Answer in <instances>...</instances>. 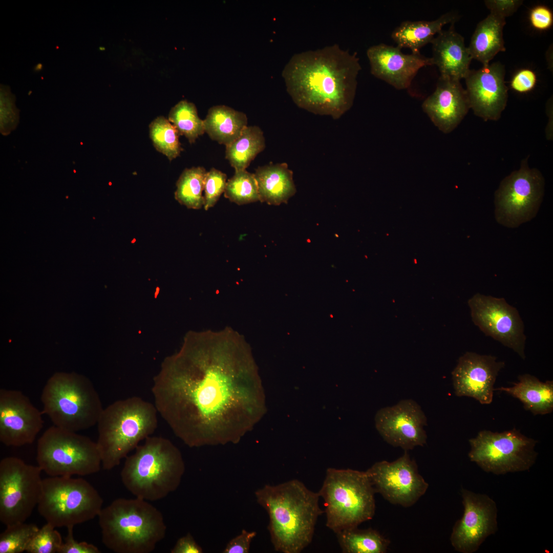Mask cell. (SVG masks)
I'll list each match as a JSON object with an SVG mask.
<instances>
[{
	"label": "cell",
	"mask_w": 553,
	"mask_h": 553,
	"mask_svg": "<svg viewBox=\"0 0 553 553\" xmlns=\"http://www.w3.org/2000/svg\"><path fill=\"white\" fill-rule=\"evenodd\" d=\"M422 109L440 131L448 134L460 124L471 107L460 81L440 76L435 91L423 101Z\"/></svg>",
	"instance_id": "cell-22"
},
{
	"label": "cell",
	"mask_w": 553,
	"mask_h": 553,
	"mask_svg": "<svg viewBox=\"0 0 553 553\" xmlns=\"http://www.w3.org/2000/svg\"><path fill=\"white\" fill-rule=\"evenodd\" d=\"M38 529L35 524L25 522L6 526V528L0 535V553L26 551Z\"/></svg>",
	"instance_id": "cell-35"
},
{
	"label": "cell",
	"mask_w": 553,
	"mask_h": 553,
	"mask_svg": "<svg viewBox=\"0 0 553 553\" xmlns=\"http://www.w3.org/2000/svg\"><path fill=\"white\" fill-rule=\"evenodd\" d=\"M377 430L389 444L405 451L427 443L424 427L427 418L414 400L406 399L396 405L381 408L375 417Z\"/></svg>",
	"instance_id": "cell-17"
},
{
	"label": "cell",
	"mask_w": 553,
	"mask_h": 553,
	"mask_svg": "<svg viewBox=\"0 0 553 553\" xmlns=\"http://www.w3.org/2000/svg\"><path fill=\"white\" fill-rule=\"evenodd\" d=\"M254 495L269 516L268 529L275 551L300 553L311 542L317 520L324 513L318 493L293 479L265 485Z\"/></svg>",
	"instance_id": "cell-3"
},
{
	"label": "cell",
	"mask_w": 553,
	"mask_h": 553,
	"mask_svg": "<svg viewBox=\"0 0 553 553\" xmlns=\"http://www.w3.org/2000/svg\"><path fill=\"white\" fill-rule=\"evenodd\" d=\"M505 74L504 65L496 62L477 70H470L464 78L471 109L485 121L498 120L506 106Z\"/></svg>",
	"instance_id": "cell-19"
},
{
	"label": "cell",
	"mask_w": 553,
	"mask_h": 553,
	"mask_svg": "<svg viewBox=\"0 0 553 553\" xmlns=\"http://www.w3.org/2000/svg\"><path fill=\"white\" fill-rule=\"evenodd\" d=\"M468 456L482 470L495 475L529 470L535 464L538 442L516 428L502 432L480 431L469 440Z\"/></svg>",
	"instance_id": "cell-11"
},
{
	"label": "cell",
	"mask_w": 553,
	"mask_h": 553,
	"mask_svg": "<svg viewBox=\"0 0 553 553\" xmlns=\"http://www.w3.org/2000/svg\"><path fill=\"white\" fill-rule=\"evenodd\" d=\"M206 171L203 167L185 168L179 176L175 192V199L187 208L199 209L204 205V180Z\"/></svg>",
	"instance_id": "cell-31"
},
{
	"label": "cell",
	"mask_w": 553,
	"mask_h": 553,
	"mask_svg": "<svg viewBox=\"0 0 553 553\" xmlns=\"http://www.w3.org/2000/svg\"><path fill=\"white\" fill-rule=\"evenodd\" d=\"M73 527H67V535L58 553H100L98 548L93 544L76 540L73 536Z\"/></svg>",
	"instance_id": "cell-38"
},
{
	"label": "cell",
	"mask_w": 553,
	"mask_h": 553,
	"mask_svg": "<svg viewBox=\"0 0 553 553\" xmlns=\"http://www.w3.org/2000/svg\"><path fill=\"white\" fill-rule=\"evenodd\" d=\"M103 499L83 478L50 476L42 479L38 512L55 527L82 523L98 517Z\"/></svg>",
	"instance_id": "cell-9"
},
{
	"label": "cell",
	"mask_w": 553,
	"mask_h": 553,
	"mask_svg": "<svg viewBox=\"0 0 553 553\" xmlns=\"http://www.w3.org/2000/svg\"><path fill=\"white\" fill-rule=\"evenodd\" d=\"M98 517L102 543L116 553H151L166 535L162 513L135 497L115 499Z\"/></svg>",
	"instance_id": "cell-5"
},
{
	"label": "cell",
	"mask_w": 553,
	"mask_h": 553,
	"mask_svg": "<svg viewBox=\"0 0 553 553\" xmlns=\"http://www.w3.org/2000/svg\"><path fill=\"white\" fill-rule=\"evenodd\" d=\"M366 472L376 493L403 507L414 504L429 487L408 451L392 462H377Z\"/></svg>",
	"instance_id": "cell-15"
},
{
	"label": "cell",
	"mask_w": 553,
	"mask_h": 553,
	"mask_svg": "<svg viewBox=\"0 0 553 553\" xmlns=\"http://www.w3.org/2000/svg\"><path fill=\"white\" fill-rule=\"evenodd\" d=\"M504 366V362L497 361L495 356L466 352L452 372L455 394L472 397L483 405L490 404L497 376Z\"/></svg>",
	"instance_id": "cell-20"
},
{
	"label": "cell",
	"mask_w": 553,
	"mask_h": 553,
	"mask_svg": "<svg viewBox=\"0 0 553 553\" xmlns=\"http://www.w3.org/2000/svg\"><path fill=\"white\" fill-rule=\"evenodd\" d=\"M227 183V176L221 171L211 168L205 175L204 186V205L205 210L214 207L224 192Z\"/></svg>",
	"instance_id": "cell-37"
},
{
	"label": "cell",
	"mask_w": 553,
	"mask_h": 553,
	"mask_svg": "<svg viewBox=\"0 0 553 553\" xmlns=\"http://www.w3.org/2000/svg\"><path fill=\"white\" fill-rule=\"evenodd\" d=\"M459 18L458 14L451 11L432 21H405L393 31L391 37L400 49L408 48L412 53H420V49L431 43L444 25L454 24Z\"/></svg>",
	"instance_id": "cell-25"
},
{
	"label": "cell",
	"mask_w": 553,
	"mask_h": 553,
	"mask_svg": "<svg viewBox=\"0 0 553 553\" xmlns=\"http://www.w3.org/2000/svg\"><path fill=\"white\" fill-rule=\"evenodd\" d=\"M42 414L54 426L77 432L97 423L103 410L91 380L75 372H56L42 390Z\"/></svg>",
	"instance_id": "cell-7"
},
{
	"label": "cell",
	"mask_w": 553,
	"mask_h": 553,
	"mask_svg": "<svg viewBox=\"0 0 553 553\" xmlns=\"http://www.w3.org/2000/svg\"><path fill=\"white\" fill-rule=\"evenodd\" d=\"M56 527L47 523L39 528L26 551L29 553H58L63 542Z\"/></svg>",
	"instance_id": "cell-36"
},
{
	"label": "cell",
	"mask_w": 553,
	"mask_h": 553,
	"mask_svg": "<svg viewBox=\"0 0 553 553\" xmlns=\"http://www.w3.org/2000/svg\"><path fill=\"white\" fill-rule=\"evenodd\" d=\"M461 493L463 514L453 526L450 541L456 551L473 553L498 530V509L496 502L486 494L463 488Z\"/></svg>",
	"instance_id": "cell-16"
},
{
	"label": "cell",
	"mask_w": 553,
	"mask_h": 553,
	"mask_svg": "<svg viewBox=\"0 0 553 553\" xmlns=\"http://www.w3.org/2000/svg\"><path fill=\"white\" fill-rule=\"evenodd\" d=\"M168 119L190 143L205 133L203 120L199 117L195 105L187 100H181L174 106Z\"/></svg>",
	"instance_id": "cell-32"
},
{
	"label": "cell",
	"mask_w": 553,
	"mask_h": 553,
	"mask_svg": "<svg viewBox=\"0 0 553 553\" xmlns=\"http://www.w3.org/2000/svg\"><path fill=\"white\" fill-rule=\"evenodd\" d=\"M527 159L503 179L495 194L496 219L508 227H518L535 217L543 200L544 179L538 169L529 168Z\"/></svg>",
	"instance_id": "cell-13"
},
{
	"label": "cell",
	"mask_w": 553,
	"mask_h": 553,
	"mask_svg": "<svg viewBox=\"0 0 553 553\" xmlns=\"http://www.w3.org/2000/svg\"><path fill=\"white\" fill-rule=\"evenodd\" d=\"M254 174L261 202L279 205L287 203L296 193L293 172L286 163L259 166Z\"/></svg>",
	"instance_id": "cell-24"
},
{
	"label": "cell",
	"mask_w": 553,
	"mask_h": 553,
	"mask_svg": "<svg viewBox=\"0 0 553 553\" xmlns=\"http://www.w3.org/2000/svg\"><path fill=\"white\" fill-rule=\"evenodd\" d=\"M536 81V74L532 70L522 69L514 75L512 79L511 86L518 92L526 93L534 88Z\"/></svg>",
	"instance_id": "cell-41"
},
{
	"label": "cell",
	"mask_w": 553,
	"mask_h": 553,
	"mask_svg": "<svg viewBox=\"0 0 553 553\" xmlns=\"http://www.w3.org/2000/svg\"><path fill=\"white\" fill-rule=\"evenodd\" d=\"M552 101L550 99L547 105V114L549 116V121L546 126V137L548 139L551 140L552 138V123H551L550 119L552 118Z\"/></svg>",
	"instance_id": "cell-44"
},
{
	"label": "cell",
	"mask_w": 553,
	"mask_h": 553,
	"mask_svg": "<svg viewBox=\"0 0 553 553\" xmlns=\"http://www.w3.org/2000/svg\"><path fill=\"white\" fill-rule=\"evenodd\" d=\"M529 20L532 26L538 30H544L549 28L553 23L551 11L544 6L534 7L530 12Z\"/></svg>",
	"instance_id": "cell-42"
},
{
	"label": "cell",
	"mask_w": 553,
	"mask_h": 553,
	"mask_svg": "<svg viewBox=\"0 0 553 553\" xmlns=\"http://www.w3.org/2000/svg\"><path fill=\"white\" fill-rule=\"evenodd\" d=\"M171 553H202L203 549L188 533L179 538L171 550Z\"/></svg>",
	"instance_id": "cell-43"
},
{
	"label": "cell",
	"mask_w": 553,
	"mask_h": 553,
	"mask_svg": "<svg viewBox=\"0 0 553 553\" xmlns=\"http://www.w3.org/2000/svg\"><path fill=\"white\" fill-rule=\"evenodd\" d=\"M154 405L138 396L118 400L103 409L96 442L104 470L118 466L158 426Z\"/></svg>",
	"instance_id": "cell-6"
},
{
	"label": "cell",
	"mask_w": 553,
	"mask_h": 553,
	"mask_svg": "<svg viewBox=\"0 0 553 553\" xmlns=\"http://www.w3.org/2000/svg\"><path fill=\"white\" fill-rule=\"evenodd\" d=\"M397 46L379 44L367 50L370 72L397 90L408 88L422 68L432 66L431 57L420 53H403Z\"/></svg>",
	"instance_id": "cell-21"
},
{
	"label": "cell",
	"mask_w": 553,
	"mask_h": 553,
	"mask_svg": "<svg viewBox=\"0 0 553 553\" xmlns=\"http://www.w3.org/2000/svg\"><path fill=\"white\" fill-rule=\"evenodd\" d=\"M360 70L356 53L334 44L294 54L282 76L299 108L337 119L353 105Z\"/></svg>",
	"instance_id": "cell-2"
},
{
	"label": "cell",
	"mask_w": 553,
	"mask_h": 553,
	"mask_svg": "<svg viewBox=\"0 0 553 553\" xmlns=\"http://www.w3.org/2000/svg\"><path fill=\"white\" fill-rule=\"evenodd\" d=\"M150 137L155 149L169 161L178 157L183 151L179 133L173 124L164 116L155 118L149 125Z\"/></svg>",
	"instance_id": "cell-33"
},
{
	"label": "cell",
	"mask_w": 553,
	"mask_h": 553,
	"mask_svg": "<svg viewBox=\"0 0 553 553\" xmlns=\"http://www.w3.org/2000/svg\"><path fill=\"white\" fill-rule=\"evenodd\" d=\"M224 197L238 205L260 201L258 185L254 174L246 169L235 171L227 181Z\"/></svg>",
	"instance_id": "cell-34"
},
{
	"label": "cell",
	"mask_w": 553,
	"mask_h": 553,
	"mask_svg": "<svg viewBox=\"0 0 553 553\" xmlns=\"http://www.w3.org/2000/svg\"><path fill=\"white\" fill-rule=\"evenodd\" d=\"M505 24V18L490 13L477 24L467 47L472 59L485 66L499 52L505 51L503 30Z\"/></svg>",
	"instance_id": "cell-27"
},
{
	"label": "cell",
	"mask_w": 553,
	"mask_h": 553,
	"mask_svg": "<svg viewBox=\"0 0 553 553\" xmlns=\"http://www.w3.org/2000/svg\"><path fill=\"white\" fill-rule=\"evenodd\" d=\"M42 470L16 457L0 461V521L8 526L24 522L37 506Z\"/></svg>",
	"instance_id": "cell-12"
},
{
	"label": "cell",
	"mask_w": 553,
	"mask_h": 553,
	"mask_svg": "<svg viewBox=\"0 0 553 553\" xmlns=\"http://www.w3.org/2000/svg\"><path fill=\"white\" fill-rule=\"evenodd\" d=\"M521 0H486L485 5L490 13L505 18L513 14L523 4Z\"/></svg>",
	"instance_id": "cell-40"
},
{
	"label": "cell",
	"mask_w": 553,
	"mask_h": 553,
	"mask_svg": "<svg viewBox=\"0 0 553 553\" xmlns=\"http://www.w3.org/2000/svg\"><path fill=\"white\" fill-rule=\"evenodd\" d=\"M431 44V58L433 65L438 68L440 76L459 81L464 78L473 59L463 37L455 31L454 24L448 30H442Z\"/></svg>",
	"instance_id": "cell-23"
},
{
	"label": "cell",
	"mask_w": 553,
	"mask_h": 553,
	"mask_svg": "<svg viewBox=\"0 0 553 553\" xmlns=\"http://www.w3.org/2000/svg\"><path fill=\"white\" fill-rule=\"evenodd\" d=\"M468 305L472 321L481 331L525 358L524 326L516 308L504 298L479 293L469 300Z\"/></svg>",
	"instance_id": "cell-14"
},
{
	"label": "cell",
	"mask_w": 553,
	"mask_h": 553,
	"mask_svg": "<svg viewBox=\"0 0 553 553\" xmlns=\"http://www.w3.org/2000/svg\"><path fill=\"white\" fill-rule=\"evenodd\" d=\"M256 531L243 529L240 534L230 540L223 550V553H248L250 544L256 537Z\"/></svg>",
	"instance_id": "cell-39"
},
{
	"label": "cell",
	"mask_w": 553,
	"mask_h": 553,
	"mask_svg": "<svg viewBox=\"0 0 553 553\" xmlns=\"http://www.w3.org/2000/svg\"><path fill=\"white\" fill-rule=\"evenodd\" d=\"M151 391L158 413L190 448L237 443L266 412L250 346L230 328L188 332Z\"/></svg>",
	"instance_id": "cell-1"
},
{
	"label": "cell",
	"mask_w": 553,
	"mask_h": 553,
	"mask_svg": "<svg viewBox=\"0 0 553 553\" xmlns=\"http://www.w3.org/2000/svg\"><path fill=\"white\" fill-rule=\"evenodd\" d=\"M205 132L213 140L226 146L231 143L247 126L245 114L224 105L210 108L203 120Z\"/></svg>",
	"instance_id": "cell-28"
},
{
	"label": "cell",
	"mask_w": 553,
	"mask_h": 553,
	"mask_svg": "<svg viewBox=\"0 0 553 553\" xmlns=\"http://www.w3.org/2000/svg\"><path fill=\"white\" fill-rule=\"evenodd\" d=\"M184 472L179 449L168 439L150 436L125 458L120 478L135 497L155 501L178 488Z\"/></svg>",
	"instance_id": "cell-4"
},
{
	"label": "cell",
	"mask_w": 553,
	"mask_h": 553,
	"mask_svg": "<svg viewBox=\"0 0 553 553\" xmlns=\"http://www.w3.org/2000/svg\"><path fill=\"white\" fill-rule=\"evenodd\" d=\"M42 414L20 391L1 389V442L14 447L32 444L43 427Z\"/></svg>",
	"instance_id": "cell-18"
},
{
	"label": "cell",
	"mask_w": 553,
	"mask_h": 553,
	"mask_svg": "<svg viewBox=\"0 0 553 553\" xmlns=\"http://www.w3.org/2000/svg\"><path fill=\"white\" fill-rule=\"evenodd\" d=\"M375 493L366 472L328 469L318 492L325 502L326 526L336 534L371 519Z\"/></svg>",
	"instance_id": "cell-8"
},
{
	"label": "cell",
	"mask_w": 553,
	"mask_h": 553,
	"mask_svg": "<svg viewBox=\"0 0 553 553\" xmlns=\"http://www.w3.org/2000/svg\"><path fill=\"white\" fill-rule=\"evenodd\" d=\"M263 132L258 126H247L240 135L226 146L225 157L235 171L245 170L265 148Z\"/></svg>",
	"instance_id": "cell-29"
},
{
	"label": "cell",
	"mask_w": 553,
	"mask_h": 553,
	"mask_svg": "<svg viewBox=\"0 0 553 553\" xmlns=\"http://www.w3.org/2000/svg\"><path fill=\"white\" fill-rule=\"evenodd\" d=\"M36 460L49 476H84L97 473L102 466L96 442L54 425L38 440Z\"/></svg>",
	"instance_id": "cell-10"
},
{
	"label": "cell",
	"mask_w": 553,
	"mask_h": 553,
	"mask_svg": "<svg viewBox=\"0 0 553 553\" xmlns=\"http://www.w3.org/2000/svg\"><path fill=\"white\" fill-rule=\"evenodd\" d=\"M342 551L345 553H384L390 541L372 528L357 527L342 530L336 534Z\"/></svg>",
	"instance_id": "cell-30"
},
{
	"label": "cell",
	"mask_w": 553,
	"mask_h": 553,
	"mask_svg": "<svg viewBox=\"0 0 553 553\" xmlns=\"http://www.w3.org/2000/svg\"><path fill=\"white\" fill-rule=\"evenodd\" d=\"M43 66L41 63H39L37 64L34 67V71L36 72L40 71L42 69Z\"/></svg>",
	"instance_id": "cell-45"
},
{
	"label": "cell",
	"mask_w": 553,
	"mask_h": 553,
	"mask_svg": "<svg viewBox=\"0 0 553 553\" xmlns=\"http://www.w3.org/2000/svg\"><path fill=\"white\" fill-rule=\"evenodd\" d=\"M519 381L511 387L495 389L504 392L520 400L526 410L534 415H545L553 410V381L542 382L536 377L525 374L519 375Z\"/></svg>",
	"instance_id": "cell-26"
}]
</instances>
